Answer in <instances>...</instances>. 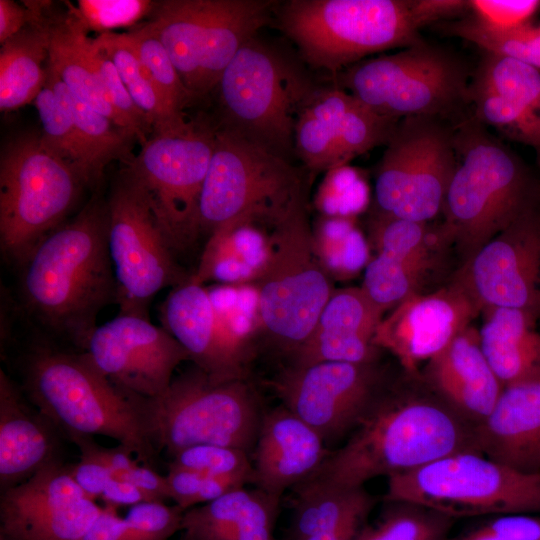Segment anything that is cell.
<instances>
[{
	"label": "cell",
	"instance_id": "6da1fadb",
	"mask_svg": "<svg viewBox=\"0 0 540 540\" xmlns=\"http://www.w3.org/2000/svg\"><path fill=\"white\" fill-rule=\"evenodd\" d=\"M475 428L428 388L385 390L347 442L329 451L307 480L360 488L373 478L407 473L453 453L479 452Z\"/></svg>",
	"mask_w": 540,
	"mask_h": 540
},
{
	"label": "cell",
	"instance_id": "7a4b0ae2",
	"mask_svg": "<svg viewBox=\"0 0 540 540\" xmlns=\"http://www.w3.org/2000/svg\"><path fill=\"white\" fill-rule=\"evenodd\" d=\"M21 268L27 312L85 351L98 314L117 301L107 202L94 196L71 221L42 240Z\"/></svg>",
	"mask_w": 540,
	"mask_h": 540
},
{
	"label": "cell",
	"instance_id": "3957f363",
	"mask_svg": "<svg viewBox=\"0 0 540 540\" xmlns=\"http://www.w3.org/2000/svg\"><path fill=\"white\" fill-rule=\"evenodd\" d=\"M465 10L462 0H288L278 1L274 16L301 60L331 76L372 54L418 44L422 27Z\"/></svg>",
	"mask_w": 540,
	"mask_h": 540
},
{
	"label": "cell",
	"instance_id": "277c9868",
	"mask_svg": "<svg viewBox=\"0 0 540 540\" xmlns=\"http://www.w3.org/2000/svg\"><path fill=\"white\" fill-rule=\"evenodd\" d=\"M454 148L438 231L465 263L536 202L539 184L519 155L473 113L454 126Z\"/></svg>",
	"mask_w": 540,
	"mask_h": 540
},
{
	"label": "cell",
	"instance_id": "5b68a950",
	"mask_svg": "<svg viewBox=\"0 0 540 540\" xmlns=\"http://www.w3.org/2000/svg\"><path fill=\"white\" fill-rule=\"evenodd\" d=\"M322 84L298 54L258 35L223 71L215 89L222 129L292 163L299 118Z\"/></svg>",
	"mask_w": 540,
	"mask_h": 540
},
{
	"label": "cell",
	"instance_id": "8992f818",
	"mask_svg": "<svg viewBox=\"0 0 540 540\" xmlns=\"http://www.w3.org/2000/svg\"><path fill=\"white\" fill-rule=\"evenodd\" d=\"M23 379L30 401L67 436L110 437L151 467L157 451L144 432L129 391L103 375L85 351L75 354L36 347L25 360Z\"/></svg>",
	"mask_w": 540,
	"mask_h": 540
},
{
	"label": "cell",
	"instance_id": "52a82bcc",
	"mask_svg": "<svg viewBox=\"0 0 540 540\" xmlns=\"http://www.w3.org/2000/svg\"><path fill=\"white\" fill-rule=\"evenodd\" d=\"M309 181L270 230L265 261L253 279L259 328L287 358L308 339L334 291L315 249Z\"/></svg>",
	"mask_w": 540,
	"mask_h": 540
},
{
	"label": "cell",
	"instance_id": "ba28073f",
	"mask_svg": "<svg viewBox=\"0 0 540 540\" xmlns=\"http://www.w3.org/2000/svg\"><path fill=\"white\" fill-rule=\"evenodd\" d=\"M129 395L156 451L173 456L186 447L215 444L253 452L264 413L246 378L215 381L193 365L157 396Z\"/></svg>",
	"mask_w": 540,
	"mask_h": 540
},
{
	"label": "cell",
	"instance_id": "9c48e42d",
	"mask_svg": "<svg viewBox=\"0 0 540 540\" xmlns=\"http://www.w3.org/2000/svg\"><path fill=\"white\" fill-rule=\"evenodd\" d=\"M469 77L463 60L423 40L364 59L331 75L330 82L382 116H428L456 125L472 114Z\"/></svg>",
	"mask_w": 540,
	"mask_h": 540
},
{
	"label": "cell",
	"instance_id": "30bf717a",
	"mask_svg": "<svg viewBox=\"0 0 540 540\" xmlns=\"http://www.w3.org/2000/svg\"><path fill=\"white\" fill-rule=\"evenodd\" d=\"M278 1H156L144 26L162 43L195 100L215 89L223 71L270 23Z\"/></svg>",
	"mask_w": 540,
	"mask_h": 540
},
{
	"label": "cell",
	"instance_id": "8fae6325",
	"mask_svg": "<svg viewBox=\"0 0 540 540\" xmlns=\"http://www.w3.org/2000/svg\"><path fill=\"white\" fill-rule=\"evenodd\" d=\"M83 186L71 166L40 135L8 142L0 157V247L22 267L35 248L62 225Z\"/></svg>",
	"mask_w": 540,
	"mask_h": 540
},
{
	"label": "cell",
	"instance_id": "7c38bea8",
	"mask_svg": "<svg viewBox=\"0 0 540 540\" xmlns=\"http://www.w3.org/2000/svg\"><path fill=\"white\" fill-rule=\"evenodd\" d=\"M385 501L417 504L452 518L540 512V473H525L477 451L442 457L388 478Z\"/></svg>",
	"mask_w": 540,
	"mask_h": 540
},
{
	"label": "cell",
	"instance_id": "4fadbf2b",
	"mask_svg": "<svg viewBox=\"0 0 540 540\" xmlns=\"http://www.w3.org/2000/svg\"><path fill=\"white\" fill-rule=\"evenodd\" d=\"M308 180L307 171L216 125L200 200L201 234L209 237L234 220L275 225Z\"/></svg>",
	"mask_w": 540,
	"mask_h": 540
},
{
	"label": "cell",
	"instance_id": "5bb4252c",
	"mask_svg": "<svg viewBox=\"0 0 540 540\" xmlns=\"http://www.w3.org/2000/svg\"><path fill=\"white\" fill-rule=\"evenodd\" d=\"M215 131L214 121L200 117L181 134L153 135L124 169L147 194L175 255L201 235L200 200Z\"/></svg>",
	"mask_w": 540,
	"mask_h": 540
},
{
	"label": "cell",
	"instance_id": "9a60e30c",
	"mask_svg": "<svg viewBox=\"0 0 540 540\" xmlns=\"http://www.w3.org/2000/svg\"><path fill=\"white\" fill-rule=\"evenodd\" d=\"M454 126L428 116L398 121L375 172L377 212L423 223L441 213L456 164Z\"/></svg>",
	"mask_w": 540,
	"mask_h": 540
},
{
	"label": "cell",
	"instance_id": "2e32d148",
	"mask_svg": "<svg viewBox=\"0 0 540 540\" xmlns=\"http://www.w3.org/2000/svg\"><path fill=\"white\" fill-rule=\"evenodd\" d=\"M107 240L119 315L149 319L155 295L190 277L177 264L147 194L125 170L114 182L107 201Z\"/></svg>",
	"mask_w": 540,
	"mask_h": 540
},
{
	"label": "cell",
	"instance_id": "e0dca14e",
	"mask_svg": "<svg viewBox=\"0 0 540 540\" xmlns=\"http://www.w3.org/2000/svg\"><path fill=\"white\" fill-rule=\"evenodd\" d=\"M272 385L281 404L311 426L325 443L354 430L385 392L383 373L376 362L288 365Z\"/></svg>",
	"mask_w": 540,
	"mask_h": 540
},
{
	"label": "cell",
	"instance_id": "ac0fdd59",
	"mask_svg": "<svg viewBox=\"0 0 540 540\" xmlns=\"http://www.w3.org/2000/svg\"><path fill=\"white\" fill-rule=\"evenodd\" d=\"M481 310L540 315V206L536 202L462 264L455 275Z\"/></svg>",
	"mask_w": 540,
	"mask_h": 540
},
{
	"label": "cell",
	"instance_id": "d6986e66",
	"mask_svg": "<svg viewBox=\"0 0 540 540\" xmlns=\"http://www.w3.org/2000/svg\"><path fill=\"white\" fill-rule=\"evenodd\" d=\"M398 121L376 113L333 83L321 85L297 123L296 157L310 176L345 166L386 145Z\"/></svg>",
	"mask_w": 540,
	"mask_h": 540
},
{
	"label": "cell",
	"instance_id": "ffe728a7",
	"mask_svg": "<svg viewBox=\"0 0 540 540\" xmlns=\"http://www.w3.org/2000/svg\"><path fill=\"white\" fill-rule=\"evenodd\" d=\"M85 352L115 385L144 397L161 394L176 368L190 360L184 347L150 319L119 315L91 334Z\"/></svg>",
	"mask_w": 540,
	"mask_h": 540
},
{
	"label": "cell",
	"instance_id": "44dd1931",
	"mask_svg": "<svg viewBox=\"0 0 540 540\" xmlns=\"http://www.w3.org/2000/svg\"><path fill=\"white\" fill-rule=\"evenodd\" d=\"M102 510L56 461L2 492L0 531L21 540H82Z\"/></svg>",
	"mask_w": 540,
	"mask_h": 540
},
{
	"label": "cell",
	"instance_id": "7402d4cb",
	"mask_svg": "<svg viewBox=\"0 0 540 540\" xmlns=\"http://www.w3.org/2000/svg\"><path fill=\"white\" fill-rule=\"evenodd\" d=\"M481 308L456 281L434 292L414 293L379 324L374 344L393 353L406 372L420 378L419 366L471 326Z\"/></svg>",
	"mask_w": 540,
	"mask_h": 540
},
{
	"label": "cell",
	"instance_id": "603a6c76",
	"mask_svg": "<svg viewBox=\"0 0 540 540\" xmlns=\"http://www.w3.org/2000/svg\"><path fill=\"white\" fill-rule=\"evenodd\" d=\"M377 254L365 266L360 286L385 313L418 293L436 262L435 239L421 222L386 218L371 230Z\"/></svg>",
	"mask_w": 540,
	"mask_h": 540
},
{
	"label": "cell",
	"instance_id": "cb8c5ba5",
	"mask_svg": "<svg viewBox=\"0 0 540 540\" xmlns=\"http://www.w3.org/2000/svg\"><path fill=\"white\" fill-rule=\"evenodd\" d=\"M162 327L188 352L190 360L215 381L245 379L251 356L223 335L204 285L189 277L173 287L161 308Z\"/></svg>",
	"mask_w": 540,
	"mask_h": 540
},
{
	"label": "cell",
	"instance_id": "d4e9b609",
	"mask_svg": "<svg viewBox=\"0 0 540 540\" xmlns=\"http://www.w3.org/2000/svg\"><path fill=\"white\" fill-rule=\"evenodd\" d=\"M383 315L361 287L334 289L308 339L288 357V365L376 362L379 348L374 337Z\"/></svg>",
	"mask_w": 540,
	"mask_h": 540
},
{
	"label": "cell",
	"instance_id": "484cf974",
	"mask_svg": "<svg viewBox=\"0 0 540 540\" xmlns=\"http://www.w3.org/2000/svg\"><path fill=\"white\" fill-rule=\"evenodd\" d=\"M322 437L282 404L264 413L253 449L251 483L281 498L309 479L329 454Z\"/></svg>",
	"mask_w": 540,
	"mask_h": 540
},
{
	"label": "cell",
	"instance_id": "4316f807",
	"mask_svg": "<svg viewBox=\"0 0 540 540\" xmlns=\"http://www.w3.org/2000/svg\"><path fill=\"white\" fill-rule=\"evenodd\" d=\"M419 379L475 426L491 413L504 387L484 355L479 330L472 326L431 358Z\"/></svg>",
	"mask_w": 540,
	"mask_h": 540
},
{
	"label": "cell",
	"instance_id": "83f0119b",
	"mask_svg": "<svg viewBox=\"0 0 540 540\" xmlns=\"http://www.w3.org/2000/svg\"><path fill=\"white\" fill-rule=\"evenodd\" d=\"M478 451L525 473H540V380L504 386L475 428Z\"/></svg>",
	"mask_w": 540,
	"mask_h": 540
},
{
	"label": "cell",
	"instance_id": "f1b7e54d",
	"mask_svg": "<svg viewBox=\"0 0 540 540\" xmlns=\"http://www.w3.org/2000/svg\"><path fill=\"white\" fill-rule=\"evenodd\" d=\"M58 429L29 407L3 369L0 370V486L4 492L59 461Z\"/></svg>",
	"mask_w": 540,
	"mask_h": 540
},
{
	"label": "cell",
	"instance_id": "f546056e",
	"mask_svg": "<svg viewBox=\"0 0 540 540\" xmlns=\"http://www.w3.org/2000/svg\"><path fill=\"white\" fill-rule=\"evenodd\" d=\"M280 498L245 487L184 512L182 531L189 540H276Z\"/></svg>",
	"mask_w": 540,
	"mask_h": 540
},
{
	"label": "cell",
	"instance_id": "4dcf8cb0",
	"mask_svg": "<svg viewBox=\"0 0 540 540\" xmlns=\"http://www.w3.org/2000/svg\"><path fill=\"white\" fill-rule=\"evenodd\" d=\"M483 310L481 347L502 385L540 380V315L505 307Z\"/></svg>",
	"mask_w": 540,
	"mask_h": 540
},
{
	"label": "cell",
	"instance_id": "1f68e13d",
	"mask_svg": "<svg viewBox=\"0 0 540 540\" xmlns=\"http://www.w3.org/2000/svg\"><path fill=\"white\" fill-rule=\"evenodd\" d=\"M294 490L292 517L284 540L363 526L375 504L364 487L342 488L306 480Z\"/></svg>",
	"mask_w": 540,
	"mask_h": 540
},
{
	"label": "cell",
	"instance_id": "d6a6232c",
	"mask_svg": "<svg viewBox=\"0 0 540 540\" xmlns=\"http://www.w3.org/2000/svg\"><path fill=\"white\" fill-rule=\"evenodd\" d=\"M66 3L64 13L52 10L49 16L48 66L77 98L117 125L133 131L104 91L84 52L83 40L88 32L69 2Z\"/></svg>",
	"mask_w": 540,
	"mask_h": 540
},
{
	"label": "cell",
	"instance_id": "836d02e7",
	"mask_svg": "<svg viewBox=\"0 0 540 540\" xmlns=\"http://www.w3.org/2000/svg\"><path fill=\"white\" fill-rule=\"evenodd\" d=\"M52 10L43 21L26 26L1 44V111H13L34 102L46 85Z\"/></svg>",
	"mask_w": 540,
	"mask_h": 540
},
{
	"label": "cell",
	"instance_id": "e575fe53",
	"mask_svg": "<svg viewBox=\"0 0 540 540\" xmlns=\"http://www.w3.org/2000/svg\"><path fill=\"white\" fill-rule=\"evenodd\" d=\"M265 223L234 220L216 229L207 239L192 281H253L267 255L268 236L259 226ZM269 235V234H268Z\"/></svg>",
	"mask_w": 540,
	"mask_h": 540
},
{
	"label": "cell",
	"instance_id": "d590c367",
	"mask_svg": "<svg viewBox=\"0 0 540 540\" xmlns=\"http://www.w3.org/2000/svg\"><path fill=\"white\" fill-rule=\"evenodd\" d=\"M47 68L46 83L77 127L91 159L95 183H98L111 161L120 160L127 164L134 157L131 149L138 140L137 135L77 98L48 65Z\"/></svg>",
	"mask_w": 540,
	"mask_h": 540
},
{
	"label": "cell",
	"instance_id": "8d00e7d4",
	"mask_svg": "<svg viewBox=\"0 0 540 540\" xmlns=\"http://www.w3.org/2000/svg\"><path fill=\"white\" fill-rule=\"evenodd\" d=\"M95 39L115 64L136 106L147 116L154 135H177L190 127L191 121L168 109L125 33H105Z\"/></svg>",
	"mask_w": 540,
	"mask_h": 540
},
{
	"label": "cell",
	"instance_id": "74e56055",
	"mask_svg": "<svg viewBox=\"0 0 540 540\" xmlns=\"http://www.w3.org/2000/svg\"><path fill=\"white\" fill-rule=\"evenodd\" d=\"M105 505L82 540H169L182 530L185 510L176 504L144 502L130 507L125 517Z\"/></svg>",
	"mask_w": 540,
	"mask_h": 540
},
{
	"label": "cell",
	"instance_id": "f35d334b",
	"mask_svg": "<svg viewBox=\"0 0 540 540\" xmlns=\"http://www.w3.org/2000/svg\"><path fill=\"white\" fill-rule=\"evenodd\" d=\"M470 93H486L539 112L540 70L518 59L484 51Z\"/></svg>",
	"mask_w": 540,
	"mask_h": 540
},
{
	"label": "cell",
	"instance_id": "ab89813d",
	"mask_svg": "<svg viewBox=\"0 0 540 540\" xmlns=\"http://www.w3.org/2000/svg\"><path fill=\"white\" fill-rule=\"evenodd\" d=\"M42 125L44 145L76 172L83 185H94L95 178L86 146L71 116L46 83L34 100Z\"/></svg>",
	"mask_w": 540,
	"mask_h": 540
},
{
	"label": "cell",
	"instance_id": "60d3db41",
	"mask_svg": "<svg viewBox=\"0 0 540 540\" xmlns=\"http://www.w3.org/2000/svg\"><path fill=\"white\" fill-rule=\"evenodd\" d=\"M388 506L372 524H364L355 540H446L454 518L401 501Z\"/></svg>",
	"mask_w": 540,
	"mask_h": 540
},
{
	"label": "cell",
	"instance_id": "b9f144b4",
	"mask_svg": "<svg viewBox=\"0 0 540 540\" xmlns=\"http://www.w3.org/2000/svg\"><path fill=\"white\" fill-rule=\"evenodd\" d=\"M444 28L483 51L509 56L540 70V23L529 22L510 30H495L468 16L444 25Z\"/></svg>",
	"mask_w": 540,
	"mask_h": 540
},
{
	"label": "cell",
	"instance_id": "7bdbcfd3",
	"mask_svg": "<svg viewBox=\"0 0 540 540\" xmlns=\"http://www.w3.org/2000/svg\"><path fill=\"white\" fill-rule=\"evenodd\" d=\"M124 33L159 89L168 109L177 117L186 119L184 110L195 98L184 85L162 43L143 23Z\"/></svg>",
	"mask_w": 540,
	"mask_h": 540
},
{
	"label": "cell",
	"instance_id": "ee69618b",
	"mask_svg": "<svg viewBox=\"0 0 540 540\" xmlns=\"http://www.w3.org/2000/svg\"><path fill=\"white\" fill-rule=\"evenodd\" d=\"M472 113L485 126H491L511 140L540 152L538 112L486 93H470Z\"/></svg>",
	"mask_w": 540,
	"mask_h": 540
},
{
	"label": "cell",
	"instance_id": "f6af8a7d",
	"mask_svg": "<svg viewBox=\"0 0 540 540\" xmlns=\"http://www.w3.org/2000/svg\"><path fill=\"white\" fill-rule=\"evenodd\" d=\"M172 457L170 466L251 483L253 467L250 454L240 448L199 444L186 447Z\"/></svg>",
	"mask_w": 540,
	"mask_h": 540
},
{
	"label": "cell",
	"instance_id": "bcb514c9",
	"mask_svg": "<svg viewBox=\"0 0 540 540\" xmlns=\"http://www.w3.org/2000/svg\"><path fill=\"white\" fill-rule=\"evenodd\" d=\"M83 46L84 52L113 106L136 133L141 146L144 145L149 140L147 133L153 132V129L147 116L132 100L115 64L96 39L90 38L88 33L84 37Z\"/></svg>",
	"mask_w": 540,
	"mask_h": 540
},
{
	"label": "cell",
	"instance_id": "7dc6e473",
	"mask_svg": "<svg viewBox=\"0 0 540 540\" xmlns=\"http://www.w3.org/2000/svg\"><path fill=\"white\" fill-rule=\"evenodd\" d=\"M87 32L99 35L120 28H134L152 13L155 1L150 0H78L69 2Z\"/></svg>",
	"mask_w": 540,
	"mask_h": 540
},
{
	"label": "cell",
	"instance_id": "c3c4849f",
	"mask_svg": "<svg viewBox=\"0 0 540 540\" xmlns=\"http://www.w3.org/2000/svg\"><path fill=\"white\" fill-rule=\"evenodd\" d=\"M314 238L336 244V253L326 270L350 274L368 263L366 242L349 217L323 216L313 229ZM330 275V274H329Z\"/></svg>",
	"mask_w": 540,
	"mask_h": 540
},
{
	"label": "cell",
	"instance_id": "681fc988",
	"mask_svg": "<svg viewBox=\"0 0 540 540\" xmlns=\"http://www.w3.org/2000/svg\"><path fill=\"white\" fill-rule=\"evenodd\" d=\"M367 202L364 182L353 168L345 165L326 172L316 195V207L331 217H349Z\"/></svg>",
	"mask_w": 540,
	"mask_h": 540
},
{
	"label": "cell",
	"instance_id": "f907efd6",
	"mask_svg": "<svg viewBox=\"0 0 540 540\" xmlns=\"http://www.w3.org/2000/svg\"><path fill=\"white\" fill-rule=\"evenodd\" d=\"M165 477L170 499L185 511L211 502L247 484L240 479L209 476L170 465Z\"/></svg>",
	"mask_w": 540,
	"mask_h": 540
},
{
	"label": "cell",
	"instance_id": "816d5d0a",
	"mask_svg": "<svg viewBox=\"0 0 540 540\" xmlns=\"http://www.w3.org/2000/svg\"><path fill=\"white\" fill-rule=\"evenodd\" d=\"M473 17L489 28L510 30L530 22L540 8L538 0H470Z\"/></svg>",
	"mask_w": 540,
	"mask_h": 540
},
{
	"label": "cell",
	"instance_id": "f5cc1de1",
	"mask_svg": "<svg viewBox=\"0 0 540 540\" xmlns=\"http://www.w3.org/2000/svg\"><path fill=\"white\" fill-rule=\"evenodd\" d=\"M51 1L0 0V43L20 32L26 26L41 22L52 9Z\"/></svg>",
	"mask_w": 540,
	"mask_h": 540
},
{
	"label": "cell",
	"instance_id": "db71d44e",
	"mask_svg": "<svg viewBox=\"0 0 540 540\" xmlns=\"http://www.w3.org/2000/svg\"><path fill=\"white\" fill-rule=\"evenodd\" d=\"M69 470L86 497L92 500L101 498L112 478L110 470L101 461L86 453H81L80 461L69 466Z\"/></svg>",
	"mask_w": 540,
	"mask_h": 540
},
{
	"label": "cell",
	"instance_id": "11a10c76",
	"mask_svg": "<svg viewBox=\"0 0 540 540\" xmlns=\"http://www.w3.org/2000/svg\"><path fill=\"white\" fill-rule=\"evenodd\" d=\"M480 527L507 540H540V517L538 516L501 515Z\"/></svg>",
	"mask_w": 540,
	"mask_h": 540
},
{
	"label": "cell",
	"instance_id": "9f6ffc18",
	"mask_svg": "<svg viewBox=\"0 0 540 540\" xmlns=\"http://www.w3.org/2000/svg\"><path fill=\"white\" fill-rule=\"evenodd\" d=\"M116 479L136 485L155 502L171 500L166 477L160 475L150 466L135 463Z\"/></svg>",
	"mask_w": 540,
	"mask_h": 540
},
{
	"label": "cell",
	"instance_id": "6f0895ef",
	"mask_svg": "<svg viewBox=\"0 0 540 540\" xmlns=\"http://www.w3.org/2000/svg\"><path fill=\"white\" fill-rule=\"evenodd\" d=\"M101 499L105 505L135 506L144 502L153 501L142 489L136 485L121 479L111 478L108 482Z\"/></svg>",
	"mask_w": 540,
	"mask_h": 540
},
{
	"label": "cell",
	"instance_id": "680465c9",
	"mask_svg": "<svg viewBox=\"0 0 540 540\" xmlns=\"http://www.w3.org/2000/svg\"><path fill=\"white\" fill-rule=\"evenodd\" d=\"M362 526L349 527L334 533L320 534L301 540H355Z\"/></svg>",
	"mask_w": 540,
	"mask_h": 540
},
{
	"label": "cell",
	"instance_id": "91938a15",
	"mask_svg": "<svg viewBox=\"0 0 540 540\" xmlns=\"http://www.w3.org/2000/svg\"><path fill=\"white\" fill-rule=\"evenodd\" d=\"M457 540H507L505 538L494 535L482 527H479L472 532L466 534L465 536L460 537Z\"/></svg>",
	"mask_w": 540,
	"mask_h": 540
},
{
	"label": "cell",
	"instance_id": "94428289",
	"mask_svg": "<svg viewBox=\"0 0 540 540\" xmlns=\"http://www.w3.org/2000/svg\"><path fill=\"white\" fill-rule=\"evenodd\" d=\"M0 540H21V539L0 531Z\"/></svg>",
	"mask_w": 540,
	"mask_h": 540
},
{
	"label": "cell",
	"instance_id": "6125c7cd",
	"mask_svg": "<svg viewBox=\"0 0 540 540\" xmlns=\"http://www.w3.org/2000/svg\"><path fill=\"white\" fill-rule=\"evenodd\" d=\"M538 165L540 167V157H537ZM538 204L540 206V176H538Z\"/></svg>",
	"mask_w": 540,
	"mask_h": 540
},
{
	"label": "cell",
	"instance_id": "be15d7a7",
	"mask_svg": "<svg viewBox=\"0 0 540 540\" xmlns=\"http://www.w3.org/2000/svg\"><path fill=\"white\" fill-rule=\"evenodd\" d=\"M181 540H189V539H187L186 537L183 536Z\"/></svg>",
	"mask_w": 540,
	"mask_h": 540
},
{
	"label": "cell",
	"instance_id": "e7e4bbea",
	"mask_svg": "<svg viewBox=\"0 0 540 540\" xmlns=\"http://www.w3.org/2000/svg\"><path fill=\"white\" fill-rule=\"evenodd\" d=\"M538 113H539V115H540V110H539V112H538Z\"/></svg>",
	"mask_w": 540,
	"mask_h": 540
}]
</instances>
